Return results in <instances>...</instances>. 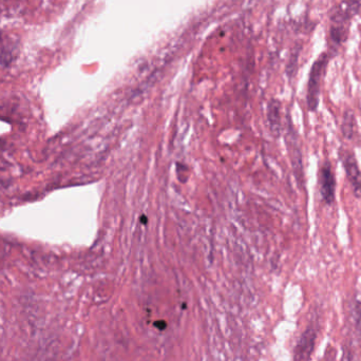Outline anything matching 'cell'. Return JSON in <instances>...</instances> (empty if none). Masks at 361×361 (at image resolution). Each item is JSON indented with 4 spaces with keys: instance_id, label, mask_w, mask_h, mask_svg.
Here are the masks:
<instances>
[{
    "instance_id": "6da1fadb",
    "label": "cell",
    "mask_w": 361,
    "mask_h": 361,
    "mask_svg": "<svg viewBox=\"0 0 361 361\" xmlns=\"http://www.w3.org/2000/svg\"><path fill=\"white\" fill-rule=\"evenodd\" d=\"M332 57L330 53L324 52L312 66L307 93V108L311 112H317L319 107L322 84L326 73V68Z\"/></svg>"
},
{
    "instance_id": "7a4b0ae2",
    "label": "cell",
    "mask_w": 361,
    "mask_h": 361,
    "mask_svg": "<svg viewBox=\"0 0 361 361\" xmlns=\"http://www.w3.org/2000/svg\"><path fill=\"white\" fill-rule=\"evenodd\" d=\"M288 135H286V144H288V154L292 161L293 171L297 180L299 188L305 189V169H303L302 149H301L299 137L296 129L293 126L292 121L288 118Z\"/></svg>"
},
{
    "instance_id": "3957f363",
    "label": "cell",
    "mask_w": 361,
    "mask_h": 361,
    "mask_svg": "<svg viewBox=\"0 0 361 361\" xmlns=\"http://www.w3.org/2000/svg\"><path fill=\"white\" fill-rule=\"evenodd\" d=\"M336 177L332 163L326 159L318 169V187L322 202L328 206H333L336 202Z\"/></svg>"
},
{
    "instance_id": "277c9868",
    "label": "cell",
    "mask_w": 361,
    "mask_h": 361,
    "mask_svg": "<svg viewBox=\"0 0 361 361\" xmlns=\"http://www.w3.org/2000/svg\"><path fill=\"white\" fill-rule=\"evenodd\" d=\"M337 154H338L339 161L345 169L347 180L351 185L354 195L356 199H361V171L356 154L343 146L338 148Z\"/></svg>"
},
{
    "instance_id": "5b68a950",
    "label": "cell",
    "mask_w": 361,
    "mask_h": 361,
    "mask_svg": "<svg viewBox=\"0 0 361 361\" xmlns=\"http://www.w3.org/2000/svg\"><path fill=\"white\" fill-rule=\"evenodd\" d=\"M318 336V326H307V330L302 333L300 339L297 343L296 349H295V360L296 361H310L314 349H315L316 341Z\"/></svg>"
},
{
    "instance_id": "8992f818",
    "label": "cell",
    "mask_w": 361,
    "mask_h": 361,
    "mask_svg": "<svg viewBox=\"0 0 361 361\" xmlns=\"http://www.w3.org/2000/svg\"><path fill=\"white\" fill-rule=\"evenodd\" d=\"M360 13H361V0H343L332 11L331 23L350 27L351 19Z\"/></svg>"
},
{
    "instance_id": "52a82bcc",
    "label": "cell",
    "mask_w": 361,
    "mask_h": 361,
    "mask_svg": "<svg viewBox=\"0 0 361 361\" xmlns=\"http://www.w3.org/2000/svg\"><path fill=\"white\" fill-rule=\"evenodd\" d=\"M356 131L355 114L351 109L345 110L343 114V123H341V133L347 140L354 139Z\"/></svg>"
},
{
    "instance_id": "ba28073f",
    "label": "cell",
    "mask_w": 361,
    "mask_h": 361,
    "mask_svg": "<svg viewBox=\"0 0 361 361\" xmlns=\"http://www.w3.org/2000/svg\"><path fill=\"white\" fill-rule=\"evenodd\" d=\"M269 122H271V129L276 135H280L281 131V122H280V104L279 102H274L269 106Z\"/></svg>"
}]
</instances>
